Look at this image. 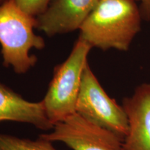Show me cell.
I'll list each match as a JSON object with an SVG mask.
<instances>
[{"label": "cell", "mask_w": 150, "mask_h": 150, "mask_svg": "<svg viewBox=\"0 0 150 150\" xmlns=\"http://www.w3.org/2000/svg\"><path fill=\"white\" fill-rule=\"evenodd\" d=\"M4 121L27 123L43 131L54 127L47 117L42 101L29 102L0 83V122Z\"/></svg>", "instance_id": "8"}, {"label": "cell", "mask_w": 150, "mask_h": 150, "mask_svg": "<svg viewBox=\"0 0 150 150\" xmlns=\"http://www.w3.org/2000/svg\"><path fill=\"white\" fill-rule=\"evenodd\" d=\"M6 1H7V0H0V5L2 4L3 3H4Z\"/></svg>", "instance_id": "12"}, {"label": "cell", "mask_w": 150, "mask_h": 150, "mask_svg": "<svg viewBox=\"0 0 150 150\" xmlns=\"http://www.w3.org/2000/svg\"><path fill=\"white\" fill-rule=\"evenodd\" d=\"M91 49L79 37L67 59L54 67L47 91L41 100L47 117L53 125L76 112L82 76Z\"/></svg>", "instance_id": "3"}, {"label": "cell", "mask_w": 150, "mask_h": 150, "mask_svg": "<svg viewBox=\"0 0 150 150\" xmlns=\"http://www.w3.org/2000/svg\"><path fill=\"white\" fill-rule=\"evenodd\" d=\"M52 143L40 138L32 140L0 134V150H59Z\"/></svg>", "instance_id": "9"}, {"label": "cell", "mask_w": 150, "mask_h": 150, "mask_svg": "<svg viewBox=\"0 0 150 150\" xmlns=\"http://www.w3.org/2000/svg\"><path fill=\"white\" fill-rule=\"evenodd\" d=\"M140 5L143 19L150 21V0H136Z\"/></svg>", "instance_id": "11"}, {"label": "cell", "mask_w": 150, "mask_h": 150, "mask_svg": "<svg viewBox=\"0 0 150 150\" xmlns=\"http://www.w3.org/2000/svg\"><path fill=\"white\" fill-rule=\"evenodd\" d=\"M39 138L63 142L72 150H127L115 134L76 112L55 124L51 132L41 134Z\"/></svg>", "instance_id": "5"}, {"label": "cell", "mask_w": 150, "mask_h": 150, "mask_svg": "<svg viewBox=\"0 0 150 150\" xmlns=\"http://www.w3.org/2000/svg\"><path fill=\"white\" fill-rule=\"evenodd\" d=\"M52 0H15L22 11L33 17H37L45 11Z\"/></svg>", "instance_id": "10"}, {"label": "cell", "mask_w": 150, "mask_h": 150, "mask_svg": "<svg viewBox=\"0 0 150 150\" xmlns=\"http://www.w3.org/2000/svg\"><path fill=\"white\" fill-rule=\"evenodd\" d=\"M129 123L127 150H150V83L140 84L122 101Z\"/></svg>", "instance_id": "7"}, {"label": "cell", "mask_w": 150, "mask_h": 150, "mask_svg": "<svg viewBox=\"0 0 150 150\" xmlns=\"http://www.w3.org/2000/svg\"><path fill=\"white\" fill-rule=\"evenodd\" d=\"M35 18L27 14L15 0L0 5V45L3 65L17 74H25L37 63V57L30 52L41 50L45 41L35 34Z\"/></svg>", "instance_id": "2"}, {"label": "cell", "mask_w": 150, "mask_h": 150, "mask_svg": "<svg viewBox=\"0 0 150 150\" xmlns=\"http://www.w3.org/2000/svg\"><path fill=\"white\" fill-rule=\"evenodd\" d=\"M76 112L97 126L111 131L123 142L128 134V119L123 106L108 96L89 63L82 76Z\"/></svg>", "instance_id": "4"}, {"label": "cell", "mask_w": 150, "mask_h": 150, "mask_svg": "<svg viewBox=\"0 0 150 150\" xmlns=\"http://www.w3.org/2000/svg\"><path fill=\"white\" fill-rule=\"evenodd\" d=\"M143 19L136 0H99L80 28V38L92 48L126 52Z\"/></svg>", "instance_id": "1"}, {"label": "cell", "mask_w": 150, "mask_h": 150, "mask_svg": "<svg viewBox=\"0 0 150 150\" xmlns=\"http://www.w3.org/2000/svg\"><path fill=\"white\" fill-rule=\"evenodd\" d=\"M99 0H52L35 17V29L47 36L79 30Z\"/></svg>", "instance_id": "6"}]
</instances>
